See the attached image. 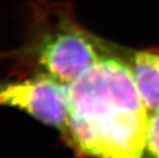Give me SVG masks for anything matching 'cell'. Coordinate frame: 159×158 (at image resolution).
Segmentation results:
<instances>
[{
    "label": "cell",
    "instance_id": "1",
    "mask_svg": "<svg viewBox=\"0 0 159 158\" xmlns=\"http://www.w3.org/2000/svg\"><path fill=\"white\" fill-rule=\"evenodd\" d=\"M69 116L65 139L93 158H144L149 114L131 67L103 56L67 84Z\"/></svg>",
    "mask_w": 159,
    "mask_h": 158
},
{
    "label": "cell",
    "instance_id": "2",
    "mask_svg": "<svg viewBox=\"0 0 159 158\" xmlns=\"http://www.w3.org/2000/svg\"><path fill=\"white\" fill-rule=\"evenodd\" d=\"M32 34L19 58L32 64L40 75L69 84L100 61L96 40L65 16L38 11Z\"/></svg>",
    "mask_w": 159,
    "mask_h": 158
},
{
    "label": "cell",
    "instance_id": "3",
    "mask_svg": "<svg viewBox=\"0 0 159 158\" xmlns=\"http://www.w3.org/2000/svg\"><path fill=\"white\" fill-rule=\"evenodd\" d=\"M0 106L29 114L64 133L69 116L67 84L46 75L0 84Z\"/></svg>",
    "mask_w": 159,
    "mask_h": 158
},
{
    "label": "cell",
    "instance_id": "4",
    "mask_svg": "<svg viewBox=\"0 0 159 158\" xmlns=\"http://www.w3.org/2000/svg\"><path fill=\"white\" fill-rule=\"evenodd\" d=\"M134 82L149 114L159 111V53L138 52L131 62Z\"/></svg>",
    "mask_w": 159,
    "mask_h": 158
},
{
    "label": "cell",
    "instance_id": "5",
    "mask_svg": "<svg viewBox=\"0 0 159 158\" xmlns=\"http://www.w3.org/2000/svg\"><path fill=\"white\" fill-rule=\"evenodd\" d=\"M144 158H159V111L150 115Z\"/></svg>",
    "mask_w": 159,
    "mask_h": 158
}]
</instances>
